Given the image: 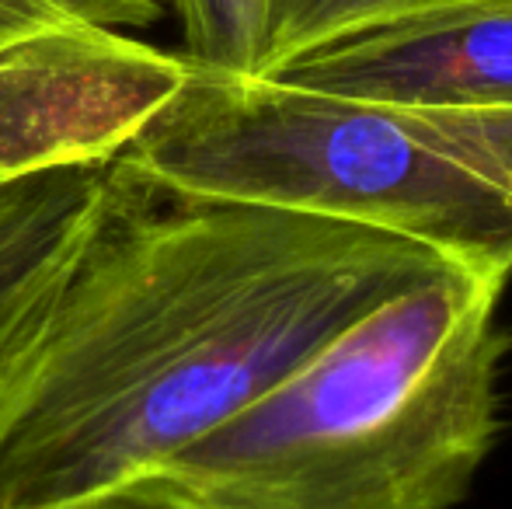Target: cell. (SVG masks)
<instances>
[{"mask_svg": "<svg viewBox=\"0 0 512 509\" xmlns=\"http://www.w3.org/2000/svg\"><path fill=\"white\" fill-rule=\"evenodd\" d=\"M182 53L126 32H49L0 53V189L115 157L178 95Z\"/></svg>", "mask_w": 512, "mask_h": 509, "instance_id": "cell-4", "label": "cell"}, {"mask_svg": "<svg viewBox=\"0 0 512 509\" xmlns=\"http://www.w3.org/2000/svg\"><path fill=\"white\" fill-rule=\"evenodd\" d=\"M453 265L359 220L164 196L119 164L0 443V509H81L154 475Z\"/></svg>", "mask_w": 512, "mask_h": 509, "instance_id": "cell-1", "label": "cell"}, {"mask_svg": "<svg viewBox=\"0 0 512 509\" xmlns=\"http://www.w3.org/2000/svg\"><path fill=\"white\" fill-rule=\"evenodd\" d=\"M91 509H209L199 499L185 496L182 489H175L171 482L157 475L136 478V482L122 485V489L108 492V496L95 499Z\"/></svg>", "mask_w": 512, "mask_h": 509, "instance_id": "cell-10", "label": "cell"}, {"mask_svg": "<svg viewBox=\"0 0 512 509\" xmlns=\"http://www.w3.org/2000/svg\"><path fill=\"white\" fill-rule=\"evenodd\" d=\"M182 25V60L199 74L258 77L269 53L272 0H168Z\"/></svg>", "mask_w": 512, "mask_h": 509, "instance_id": "cell-8", "label": "cell"}, {"mask_svg": "<svg viewBox=\"0 0 512 509\" xmlns=\"http://www.w3.org/2000/svg\"><path fill=\"white\" fill-rule=\"evenodd\" d=\"M168 0H0V53L49 32L74 28H147L164 14Z\"/></svg>", "mask_w": 512, "mask_h": 509, "instance_id": "cell-9", "label": "cell"}, {"mask_svg": "<svg viewBox=\"0 0 512 509\" xmlns=\"http://www.w3.org/2000/svg\"><path fill=\"white\" fill-rule=\"evenodd\" d=\"M502 290L453 265L394 293L154 475L209 509L460 506L502 429Z\"/></svg>", "mask_w": 512, "mask_h": 509, "instance_id": "cell-2", "label": "cell"}, {"mask_svg": "<svg viewBox=\"0 0 512 509\" xmlns=\"http://www.w3.org/2000/svg\"><path fill=\"white\" fill-rule=\"evenodd\" d=\"M115 189V157L0 189V443L32 391L70 269Z\"/></svg>", "mask_w": 512, "mask_h": 509, "instance_id": "cell-5", "label": "cell"}, {"mask_svg": "<svg viewBox=\"0 0 512 509\" xmlns=\"http://www.w3.org/2000/svg\"><path fill=\"white\" fill-rule=\"evenodd\" d=\"M300 88L377 105H512V11L363 35L279 70Z\"/></svg>", "mask_w": 512, "mask_h": 509, "instance_id": "cell-6", "label": "cell"}, {"mask_svg": "<svg viewBox=\"0 0 512 509\" xmlns=\"http://www.w3.org/2000/svg\"><path fill=\"white\" fill-rule=\"evenodd\" d=\"M81 509H91V506H81Z\"/></svg>", "mask_w": 512, "mask_h": 509, "instance_id": "cell-11", "label": "cell"}, {"mask_svg": "<svg viewBox=\"0 0 512 509\" xmlns=\"http://www.w3.org/2000/svg\"><path fill=\"white\" fill-rule=\"evenodd\" d=\"M115 157L164 196L359 220L512 279V105H377L189 67Z\"/></svg>", "mask_w": 512, "mask_h": 509, "instance_id": "cell-3", "label": "cell"}, {"mask_svg": "<svg viewBox=\"0 0 512 509\" xmlns=\"http://www.w3.org/2000/svg\"><path fill=\"white\" fill-rule=\"evenodd\" d=\"M488 11H512V0H272L269 53L258 77H272L363 35Z\"/></svg>", "mask_w": 512, "mask_h": 509, "instance_id": "cell-7", "label": "cell"}]
</instances>
